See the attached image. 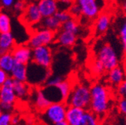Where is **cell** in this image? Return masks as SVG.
<instances>
[{"label":"cell","instance_id":"obj_1","mask_svg":"<svg viewBox=\"0 0 126 125\" xmlns=\"http://www.w3.org/2000/svg\"><path fill=\"white\" fill-rule=\"evenodd\" d=\"M90 91L91 102L89 109L102 119L110 109V91L105 85L100 83L93 85Z\"/></svg>","mask_w":126,"mask_h":125},{"label":"cell","instance_id":"obj_2","mask_svg":"<svg viewBox=\"0 0 126 125\" xmlns=\"http://www.w3.org/2000/svg\"><path fill=\"white\" fill-rule=\"evenodd\" d=\"M91 102L90 88L84 84H77L71 91L66 100L67 106L89 109Z\"/></svg>","mask_w":126,"mask_h":125},{"label":"cell","instance_id":"obj_3","mask_svg":"<svg viewBox=\"0 0 126 125\" xmlns=\"http://www.w3.org/2000/svg\"><path fill=\"white\" fill-rule=\"evenodd\" d=\"M68 106L65 102L50 103L41 112V118L47 125H54L65 121Z\"/></svg>","mask_w":126,"mask_h":125},{"label":"cell","instance_id":"obj_4","mask_svg":"<svg viewBox=\"0 0 126 125\" xmlns=\"http://www.w3.org/2000/svg\"><path fill=\"white\" fill-rule=\"evenodd\" d=\"M95 59L101 62L106 71H109L119 65V58L116 50L108 43H102L97 49Z\"/></svg>","mask_w":126,"mask_h":125},{"label":"cell","instance_id":"obj_5","mask_svg":"<svg viewBox=\"0 0 126 125\" xmlns=\"http://www.w3.org/2000/svg\"><path fill=\"white\" fill-rule=\"evenodd\" d=\"M50 76V68L41 66L32 61L27 64V79L26 83L29 85L39 86L45 84L47 79Z\"/></svg>","mask_w":126,"mask_h":125},{"label":"cell","instance_id":"obj_6","mask_svg":"<svg viewBox=\"0 0 126 125\" xmlns=\"http://www.w3.org/2000/svg\"><path fill=\"white\" fill-rule=\"evenodd\" d=\"M56 37V32L48 29H41L30 37L28 46L32 49L39 46H48L54 41Z\"/></svg>","mask_w":126,"mask_h":125},{"label":"cell","instance_id":"obj_7","mask_svg":"<svg viewBox=\"0 0 126 125\" xmlns=\"http://www.w3.org/2000/svg\"><path fill=\"white\" fill-rule=\"evenodd\" d=\"M31 61L41 66L50 68L53 61L52 52L50 48L48 46H43L32 49Z\"/></svg>","mask_w":126,"mask_h":125},{"label":"cell","instance_id":"obj_8","mask_svg":"<svg viewBox=\"0 0 126 125\" xmlns=\"http://www.w3.org/2000/svg\"><path fill=\"white\" fill-rule=\"evenodd\" d=\"M42 16L38 8V4L31 3L26 6L20 20L27 25H35L42 20Z\"/></svg>","mask_w":126,"mask_h":125},{"label":"cell","instance_id":"obj_9","mask_svg":"<svg viewBox=\"0 0 126 125\" xmlns=\"http://www.w3.org/2000/svg\"><path fill=\"white\" fill-rule=\"evenodd\" d=\"M76 2L80 6L82 15L89 19H93L98 16L100 7L97 0H77Z\"/></svg>","mask_w":126,"mask_h":125},{"label":"cell","instance_id":"obj_10","mask_svg":"<svg viewBox=\"0 0 126 125\" xmlns=\"http://www.w3.org/2000/svg\"><path fill=\"white\" fill-rule=\"evenodd\" d=\"M14 80L8 77L4 84L0 86V102H5L14 104L17 100L14 88Z\"/></svg>","mask_w":126,"mask_h":125},{"label":"cell","instance_id":"obj_11","mask_svg":"<svg viewBox=\"0 0 126 125\" xmlns=\"http://www.w3.org/2000/svg\"><path fill=\"white\" fill-rule=\"evenodd\" d=\"M11 53L16 62L27 65L32 60V50L28 45L16 46Z\"/></svg>","mask_w":126,"mask_h":125},{"label":"cell","instance_id":"obj_12","mask_svg":"<svg viewBox=\"0 0 126 125\" xmlns=\"http://www.w3.org/2000/svg\"><path fill=\"white\" fill-rule=\"evenodd\" d=\"M126 78V72L123 67L118 65L117 67L108 71L107 80L113 87L117 88Z\"/></svg>","mask_w":126,"mask_h":125},{"label":"cell","instance_id":"obj_13","mask_svg":"<svg viewBox=\"0 0 126 125\" xmlns=\"http://www.w3.org/2000/svg\"><path fill=\"white\" fill-rule=\"evenodd\" d=\"M38 6L43 18L51 17L58 12V0H40Z\"/></svg>","mask_w":126,"mask_h":125},{"label":"cell","instance_id":"obj_14","mask_svg":"<svg viewBox=\"0 0 126 125\" xmlns=\"http://www.w3.org/2000/svg\"><path fill=\"white\" fill-rule=\"evenodd\" d=\"M86 109L68 106L65 121L69 125H77L81 120Z\"/></svg>","mask_w":126,"mask_h":125},{"label":"cell","instance_id":"obj_15","mask_svg":"<svg viewBox=\"0 0 126 125\" xmlns=\"http://www.w3.org/2000/svg\"><path fill=\"white\" fill-rule=\"evenodd\" d=\"M110 23H111V17L107 13H102L99 14L94 23V30H95L96 34H104L108 30Z\"/></svg>","mask_w":126,"mask_h":125},{"label":"cell","instance_id":"obj_16","mask_svg":"<svg viewBox=\"0 0 126 125\" xmlns=\"http://www.w3.org/2000/svg\"><path fill=\"white\" fill-rule=\"evenodd\" d=\"M45 97L51 103L65 102L59 88L57 86H47L44 85L41 88Z\"/></svg>","mask_w":126,"mask_h":125},{"label":"cell","instance_id":"obj_17","mask_svg":"<svg viewBox=\"0 0 126 125\" xmlns=\"http://www.w3.org/2000/svg\"><path fill=\"white\" fill-rule=\"evenodd\" d=\"M56 38L57 42L61 46H66V47L72 46L77 41V35L62 29L58 32Z\"/></svg>","mask_w":126,"mask_h":125},{"label":"cell","instance_id":"obj_18","mask_svg":"<svg viewBox=\"0 0 126 125\" xmlns=\"http://www.w3.org/2000/svg\"><path fill=\"white\" fill-rule=\"evenodd\" d=\"M14 39L11 32L0 34V56L11 53L14 49Z\"/></svg>","mask_w":126,"mask_h":125},{"label":"cell","instance_id":"obj_19","mask_svg":"<svg viewBox=\"0 0 126 125\" xmlns=\"http://www.w3.org/2000/svg\"><path fill=\"white\" fill-rule=\"evenodd\" d=\"M11 77L14 80L26 82L27 79V65L15 62L10 73Z\"/></svg>","mask_w":126,"mask_h":125},{"label":"cell","instance_id":"obj_20","mask_svg":"<svg viewBox=\"0 0 126 125\" xmlns=\"http://www.w3.org/2000/svg\"><path fill=\"white\" fill-rule=\"evenodd\" d=\"M13 88L17 98L25 100L30 95L29 85L26 82H21L14 80Z\"/></svg>","mask_w":126,"mask_h":125},{"label":"cell","instance_id":"obj_21","mask_svg":"<svg viewBox=\"0 0 126 125\" xmlns=\"http://www.w3.org/2000/svg\"><path fill=\"white\" fill-rule=\"evenodd\" d=\"M41 24V29H48L53 32H57L62 27V23L59 22V20L56 17L55 15L51 17H44L42 20L38 23Z\"/></svg>","mask_w":126,"mask_h":125},{"label":"cell","instance_id":"obj_22","mask_svg":"<svg viewBox=\"0 0 126 125\" xmlns=\"http://www.w3.org/2000/svg\"><path fill=\"white\" fill-rule=\"evenodd\" d=\"M34 103H35V106L36 107V109L40 112H42L43 110H44V109L51 103L45 97L41 88L36 89V91H35Z\"/></svg>","mask_w":126,"mask_h":125},{"label":"cell","instance_id":"obj_23","mask_svg":"<svg viewBox=\"0 0 126 125\" xmlns=\"http://www.w3.org/2000/svg\"><path fill=\"white\" fill-rule=\"evenodd\" d=\"M101 119L97 115L86 109L77 125H101Z\"/></svg>","mask_w":126,"mask_h":125},{"label":"cell","instance_id":"obj_24","mask_svg":"<svg viewBox=\"0 0 126 125\" xmlns=\"http://www.w3.org/2000/svg\"><path fill=\"white\" fill-rule=\"evenodd\" d=\"M15 62L16 61L11 53H8L0 56V69L4 70L7 73H10Z\"/></svg>","mask_w":126,"mask_h":125},{"label":"cell","instance_id":"obj_25","mask_svg":"<svg viewBox=\"0 0 126 125\" xmlns=\"http://www.w3.org/2000/svg\"><path fill=\"white\" fill-rule=\"evenodd\" d=\"M11 28L10 17L6 14L0 12V34L10 32Z\"/></svg>","mask_w":126,"mask_h":125},{"label":"cell","instance_id":"obj_26","mask_svg":"<svg viewBox=\"0 0 126 125\" xmlns=\"http://www.w3.org/2000/svg\"><path fill=\"white\" fill-rule=\"evenodd\" d=\"M61 29L68 31V32H70L75 35H77L80 28H79V25H78L77 21L74 17H72L69 20L66 21L65 23H64L62 25Z\"/></svg>","mask_w":126,"mask_h":125},{"label":"cell","instance_id":"obj_27","mask_svg":"<svg viewBox=\"0 0 126 125\" xmlns=\"http://www.w3.org/2000/svg\"><path fill=\"white\" fill-rule=\"evenodd\" d=\"M56 86L59 88V90L61 91L63 100H64L65 102H66V100L70 95V93H71V91L72 89V85H71V83L68 80H64Z\"/></svg>","mask_w":126,"mask_h":125},{"label":"cell","instance_id":"obj_28","mask_svg":"<svg viewBox=\"0 0 126 125\" xmlns=\"http://www.w3.org/2000/svg\"><path fill=\"white\" fill-rule=\"evenodd\" d=\"M119 34L122 49L125 52H126V17H125L121 21V24L119 29Z\"/></svg>","mask_w":126,"mask_h":125},{"label":"cell","instance_id":"obj_29","mask_svg":"<svg viewBox=\"0 0 126 125\" xmlns=\"http://www.w3.org/2000/svg\"><path fill=\"white\" fill-rule=\"evenodd\" d=\"M92 72L94 73H95L96 75H102L103 73L106 72L102 64L97 59H94L93 61L92 64Z\"/></svg>","mask_w":126,"mask_h":125},{"label":"cell","instance_id":"obj_30","mask_svg":"<svg viewBox=\"0 0 126 125\" xmlns=\"http://www.w3.org/2000/svg\"><path fill=\"white\" fill-rule=\"evenodd\" d=\"M73 4L72 0H58V11H68Z\"/></svg>","mask_w":126,"mask_h":125},{"label":"cell","instance_id":"obj_31","mask_svg":"<svg viewBox=\"0 0 126 125\" xmlns=\"http://www.w3.org/2000/svg\"><path fill=\"white\" fill-rule=\"evenodd\" d=\"M65 79L61 76H50L47 80L46 81L44 85L47 86H56L58 85L61 82H62Z\"/></svg>","mask_w":126,"mask_h":125},{"label":"cell","instance_id":"obj_32","mask_svg":"<svg viewBox=\"0 0 126 125\" xmlns=\"http://www.w3.org/2000/svg\"><path fill=\"white\" fill-rule=\"evenodd\" d=\"M55 16L62 24H63L73 17L71 14L69 13V11H58L56 13Z\"/></svg>","mask_w":126,"mask_h":125},{"label":"cell","instance_id":"obj_33","mask_svg":"<svg viewBox=\"0 0 126 125\" xmlns=\"http://www.w3.org/2000/svg\"><path fill=\"white\" fill-rule=\"evenodd\" d=\"M12 115L11 112H3L0 115V125H11Z\"/></svg>","mask_w":126,"mask_h":125},{"label":"cell","instance_id":"obj_34","mask_svg":"<svg viewBox=\"0 0 126 125\" xmlns=\"http://www.w3.org/2000/svg\"><path fill=\"white\" fill-rule=\"evenodd\" d=\"M68 11H69V13L71 14V16H72V17H77L80 16V15L82 14L80 8V6H79V5H77V2L74 3V4L71 5V7L70 8V9H69Z\"/></svg>","mask_w":126,"mask_h":125},{"label":"cell","instance_id":"obj_35","mask_svg":"<svg viewBox=\"0 0 126 125\" xmlns=\"http://www.w3.org/2000/svg\"><path fill=\"white\" fill-rule=\"evenodd\" d=\"M116 91L120 98H126V78L122 83L116 88Z\"/></svg>","mask_w":126,"mask_h":125},{"label":"cell","instance_id":"obj_36","mask_svg":"<svg viewBox=\"0 0 126 125\" xmlns=\"http://www.w3.org/2000/svg\"><path fill=\"white\" fill-rule=\"evenodd\" d=\"M0 107H1V109L3 112H11L14 108V104L5 102H0Z\"/></svg>","mask_w":126,"mask_h":125},{"label":"cell","instance_id":"obj_37","mask_svg":"<svg viewBox=\"0 0 126 125\" xmlns=\"http://www.w3.org/2000/svg\"><path fill=\"white\" fill-rule=\"evenodd\" d=\"M119 111L126 116V98H120L118 102Z\"/></svg>","mask_w":126,"mask_h":125},{"label":"cell","instance_id":"obj_38","mask_svg":"<svg viewBox=\"0 0 126 125\" xmlns=\"http://www.w3.org/2000/svg\"><path fill=\"white\" fill-rule=\"evenodd\" d=\"M14 8L17 11H23L26 8V3L23 1H18L14 4Z\"/></svg>","mask_w":126,"mask_h":125},{"label":"cell","instance_id":"obj_39","mask_svg":"<svg viewBox=\"0 0 126 125\" xmlns=\"http://www.w3.org/2000/svg\"><path fill=\"white\" fill-rule=\"evenodd\" d=\"M20 122V118L17 115H12L11 124L12 125H18Z\"/></svg>","mask_w":126,"mask_h":125},{"label":"cell","instance_id":"obj_40","mask_svg":"<svg viewBox=\"0 0 126 125\" xmlns=\"http://www.w3.org/2000/svg\"><path fill=\"white\" fill-rule=\"evenodd\" d=\"M2 2L4 6L9 7V6H11L13 4L14 0H2Z\"/></svg>","mask_w":126,"mask_h":125},{"label":"cell","instance_id":"obj_41","mask_svg":"<svg viewBox=\"0 0 126 125\" xmlns=\"http://www.w3.org/2000/svg\"><path fill=\"white\" fill-rule=\"evenodd\" d=\"M123 68L126 72V52H125V56L123 58Z\"/></svg>","mask_w":126,"mask_h":125},{"label":"cell","instance_id":"obj_42","mask_svg":"<svg viewBox=\"0 0 126 125\" xmlns=\"http://www.w3.org/2000/svg\"><path fill=\"white\" fill-rule=\"evenodd\" d=\"M54 125H69V124L66 122V121H63L59 122V123H58V124H54Z\"/></svg>","mask_w":126,"mask_h":125},{"label":"cell","instance_id":"obj_43","mask_svg":"<svg viewBox=\"0 0 126 125\" xmlns=\"http://www.w3.org/2000/svg\"><path fill=\"white\" fill-rule=\"evenodd\" d=\"M122 11H123V12H124V14L126 15V1L123 3V5H122Z\"/></svg>","mask_w":126,"mask_h":125},{"label":"cell","instance_id":"obj_44","mask_svg":"<svg viewBox=\"0 0 126 125\" xmlns=\"http://www.w3.org/2000/svg\"><path fill=\"white\" fill-rule=\"evenodd\" d=\"M2 113V109H1V107H0V115H1Z\"/></svg>","mask_w":126,"mask_h":125},{"label":"cell","instance_id":"obj_45","mask_svg":"<svg viewBox=\"0 0 126 125\" xmlns=\"http://www.w3.org/2000/svg\"><path fill=\"white\" fill-rule=\"evenodd\" d=\"M101 125H108V124H101Z\"/></svg>","mask_w":126,"mask_h":125},{"label":"cell","instance_id":"obj_46","mask_svg":"<svg viewBox=\"0 0 126 125\" xmlns=\"http://www.w3.org/2000/svg\"><path fill=\"white\" fill-rule=\"evenodd\" d=\"M125 125H126V118H125Z\"/></svg>","mask_w":126,"mask_h":125}]
</instances>
